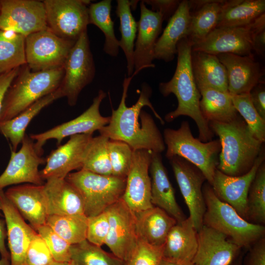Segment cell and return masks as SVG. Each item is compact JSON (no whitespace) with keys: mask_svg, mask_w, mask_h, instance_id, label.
I'll list each match as a JSON object with an SVG mask.
<instances>
[{"mask_svg":"<svg viewBox=\"0 0 265 265\" xmlns=\"http://www.w3.org/2000/svg\"><path fill=\"white\" fill-rule=\"evenodd\" d=\"M109 228L108 218L105 211L97 215L88 217L86 239L101 247L105 244Z\"/></svg>","mask_w":265,"mask_h":265,"instance_id":"obj_46","label":"cell"},{"mask_svg":"<svg viewBox=\"0 0 265 265\" xmlns=\"http://www.w3.org/2000/svg\"><path fill=\"white\" fill-rule=\"evenodd\" d=\"M20 67L15 68L8 72L0 74V114L5 94L17 75Z\"/></svg>","mask_w":265,"mask_h":265,"instance_id":"obj_52","label":"cell"},{"mask_svg":"<svg viewBox=\"0 0 265 265\" xmlns=\"http://www.w3.org/2000/svg\"><path fill=\"white\" fill-rule=\"evenodd\" d=\"M0 8H1V5H0Z\"/></svg>","mask_w":265,"mask_h":265,"instance_id":"obj_60","label":"cell"},{"mask_svg":"<svg viewBox=\"0 0 265 265\" xmlns=\"http://www.w3.org/2000/svg\"><path fill=\"white\" fill-rule=\"evenodd\" d=\"M0 29L26 37L48 28L43 1L0 0Z\"/></svg>","mask_w":265,"mask_h":265,"instance_id":"obj_12","label":"cell"},{"mask_svg":"<svg viewBox=\"0 0 265 265\" xmlns=\"http://www.w3.org/2000/svg\"><path fill=\"white\" fill-rule=\"evenodd\" d=\"M46 224L71 245L86 239L88 217L85 214L49 215Z\"/></svg>","mask_w":265,"mask_h":265,"instance_id":"obj_38","label":"cell"},{"mask_svg":"<svg viewBox=\"0 0 265 265\" xmlns=\"http://www.w3.org/2000/svg\"><path fill=\"white\" fill-rule=\"evenodd\" d=\"M152 152L146 150H133L122 199L134 213L154 206L151 201V182L149 174Z\"/></svg>","mask_w":265,"mask_h":265,"instance_id":"obj_17","label":"cell"},{"mask_svg":"<svg viewBox=\"0 0 265 265\" xmlns=\"http://www.w3.org/2000/svg\"><path fill=\"white\" fill-rule=\"evenodd\" d=\"M163 140L166 157H180L197 167L212 185L218 163L221 144L218 139L202 142L192 135L188 121H183L177 130L164 129Z\"/></svg>","mask_w":265,"mask_h":265,"instance_id":"obj_6","label":"cell"},{"mask_svg":"<svg viewBox=\"0 0 265 265\" xmlns=\"http://www.w3.org/2000/svg\"><path fill=\"white\" fill-rule=\"evenodd\" d=\"M71 265H79L78 264H77V263H76L75 262L72 261L71 262Z\"/></svg>","mask_w":265,"mask_h":265,"instance_id":"obj_58","label":"cell"},{"mask_svg":"<svg viewBox=\"0 0 265 265\" xmlns=\"http://www.w3.org/2000/svg\"><path fill=\"white\" fill-rule=\"evenodd\" d=\"M135 213L138 239L154 246H163L176 220L163 210L154 206Z\"/></svg>","mask_w":265,"mask_h":265,"instance_id":"obj_30","label":"cell"},{"mask_svg":"<svg viewBox=\"0 0 265 265\" xmlns=\"http://www.w3.org/2000/svg\"><path fill=\"white\" fill-rule=\"evenodd\" d=\"M201 95L199 106L204 119L209 122H230L239 115L235 108L231 94L211 88H198Z\"/></svg>","mask_w":265,"mask_h":265,"instance_id":"obj_33","label":"cell"},{"mask_svg":"<svg viewBox=\"0 0 265 265\" xmlns=\"http://www.w3.org/2000/svg\"><path fill=\"white\" fill-rule=\"evenodd\" d=\"M109 140L101 134L93 136L86 149L81 169L102 175H112L107 148Z\"/></svg>","mask_w":265,"mask_h":265,"instance_id":"obj_40","label":"cell"},{"mask_svg":"<svg viewBox=\"0 0 265 265\" xmlns=\"http://www.w3.org/2000/svg\"><path fill=\"white\" fill-rule=\"evenodd\" d=\"M18 151L11 150L8 163L0 175V190L9 186L21 183H30L41 186L44 184L39 165L45 163V159L36 152L33 140L26 134Z\"/></svg>","mask_w":265,"mask_h":265,"instance_id":"obj_16","label":"cell"},{"mask_svg":"<svg viewBox=\"0 0 265 265\" xmlns=\"http://www.w3.org/2000/svg\"><path fill=\"white\" fill-rule=\"evenodd\" d=\"M60 90L38 100L14 118L0 123V133L12 145V151H16L19 145L25 137V132L31 121L44 107L62 98Z\"/></svg>","mask_w":265,"mask_h":265,"instance_id":"obj_32","label":"cell"},{"mask_svg":"<svg viewBox=\"0 0 265 265\" xmlns=\"http://www.w3.org/2000/svg\"><path fill=\"white\" fill-rule=\"evenodd\" d=\"M64 75L58 89L70 106L77 104L82 89L93 80L95 66L87 31L76 41L65 61Z\"/></svg>","mask_w":265,"mask_h":265,"instance_id":"obj_8","label":"cell"},{"mask_svg":"<svg viewBox=\"0 0 265 265\" xmlns=\"http://www.w3.org/2000/svg\"><path fill=\"white\" fill-rule=\"evenodd\" d=\"M49 265H71L70 263L54 262Z\"/></svg>","mask_w":265,"mask_h":265,"instance_id":"obj_57","label":"cell"},{"mask_svg":"<svg viewBox=\"0 0 265 265\" xmlns=\"http://www.w3.org/2000/svg\"><path fill=\"white\" fill-rule=\"evenodd\" d=\"M5 221L0 219V254L1 258L10 259V253L7 251L5 245V239L7 236Z\"/></svg>","mask_w":265,"mask_h":265,"instance_id":"obj_53","label":"cell"},{"mask_svg":"<svg viewBox=\"0 0 265 265\" xmlns=\"http://www.w3.org/2000/svg\"><path fill=\"white\" fill-rule=\"evenodd\" d=\"M151 174V201L161 208L177 222L186 218L177 202L174 188L170 183L159 153L152 152L150 166Z\"/></svg>","mask_w":265,"mask_h":265,"instance_id":"obj_28","label":"cell"},{"mask_svg":"<svg viewBox=\"0 0 265 265\" xmlns=\"http://www.w3.org/2000/svg\"><path fill=\"white\" fill-rule=\"evenodd\" d=\"M265 12V0H240L221 14L216 28L246 26Z\"/></svg>","mask_w":265,"mask_h":265,"instance_id":"obj_36","label":"cell"},{"mask_svg":"<svg viewBox=\"0 0 265 265\" xmlns=\"http://www.w3.org/2000/svg\"><path fill=\"white\" fill-rule=\"evenodd\" d=\"M143 2L151 6L152 10L158 12L163 20H169L178 8L181 1L178 0H145Z\"/></svg>","mask_w":265,"mask_h":265,"instance_id":"obj_48","label":"cell"},{"mask_svg":"<svg viewBox=\"0 0 265 265\" xmlns=\"http://www.w3.org/2000/svg\"><path fill=\"white\" fill-rule=\"evenodd\" d=\"M159 265H180V264H178L168 262V261H166L162 259Z\"/></svg>","mask_w":265,"mask_h":265,"instance_id":"obj_56","label":"cell"},{"mask_svg":"<svg viewBox=\"0 0 265 265\" xmlns=\"http://www.w3.org/2000/svg\"><path fill=\"white\" fill-rule=\"evenodd\" d=\"M4 193L35 231L46 224L48 214L43 185L27 184L14 186L7 189Z\"/></svg>","mask_w":265,"mask_h":265,"instance_id":"obj_25","label":"cell"},{"mask_svg":"<svg viewBox=\"0 0 265 265\" xmlns=\"http://www.w3.org/2000/svg\"><path fill=\"white\" fill-rule=\"evenodd\" d=\"M36 231L48 246L54 260L58 262L70 263L71 244L57 235L48 225L38 227Z\"/></svg>","mask_w":265,"mask_h":265,"instance_id":"obj_44","label":"cell"},{"mask_svg":"<svg viewBox=\"0 0 265 265\" xmlns=\"http://www.w3.org/2000/svg\"><path fill=\"white\" fill-rule=\"evenodd\" d=\"M43 186L48 215L84 214L81 195L65 179H48Z\"/></svg>","mask_w":265,"mask_h":265,"instance_id":"obj_27","label":"cell"},{"mask_svg":"<svg viewBox=\"0 0 265 265\" xmlns=\"http://www.w3.org/2000/svg\"><path fill=\"white\" fill-rule=\"evenodd\" d=\"M264 148L256 159L252 168L246 173L231 176L216 169L211 186L221 201L232 207L246 220L247 198L249 187L260 165L265 161Z\"/></svg>","mask_w":265,"mask_h":265,"instance_id":"obj_19","label":"cell"},{"mask_svg":"<svg viewBox=\"0 0 265 265\" xmlns=\"http://www.w3.org/2000/svg\"><path fill=\"white\" fill-rule=\"evenodd\" d=\"M175 177L197 231L203 226L206 207L203 193L206 179L195 165L186 159L174 156L169 159Z\"/></svg>","mask_w":265,"mask_h":265,"instance_id":"obj_14","label":"cell"},{"mask_svg":"<svg viewBox=\"0 0 265 265\" xmlns=\"http://www.w3.org/2000/svg\"><path fill=\"white\" fill-rule=\"evenodd\" d=\"M65 179L81 195L87 217L102 213L120 199L126 182V178L102 175L83 169L69 173Z\"/></svg>","mask_w":265,"mask_h":265,"instance_id":"obj_7","label":"cell"},{"mask_svg":"<svg viewBox=\"0 0 265 265\" xmlns=\"http://www.w3.org/2000/svg\"><path fill=\"white\" fill-rule=\"evenodd\" d=\"M234 106L242 117L254 136L262 143L265 141V120L254 107L249 93L231 94Z\"/></svg>","mask_w":265,"mask_h":265,"instance_id":"obj_42","label":"cell"},{"mask_svg":"<svg viewBox=\"0 0 265 265\" xmlns=\"http://www.w3.org/2000/svg\"><path fill=\"white\" fill-rule=\"evenodd\" d=\"M106 96V93L100 90L91 106L80 115L45 132L30 134V138L35 141L34 147L37 153L41 156L42 155L43 147L49 140H56L58 146L67 137L80 134H93L94 132L99 131L107 125L110 116H103L100 112L101 104Z\"/></svg>","mask_w":265,"mask_h":265,"instance_id":"obj_11","label":"cell"},{"mask_svg":"<svg viewBox=\"0 0 265 265\" xmlns=\"http://www.w3.org/2000/svg\"><path fill=\"white\" fill-rule=\"evenodd\" d=\"M105 211L109 228L105 244L114 256L125 262L138 242L135 213L122 198Z\"/></svg>","mask_w":265,"mask_h":265,"instance_id":"obj_13","label":"cell"},{"mask_svg":"<svg viewBox=\"0 0 265 265\" xmlns=\"http://www.w3.org/2000/svg\"><path fill=\"white\" fill-rule=\"evenodd\" d=\"M48 28L58 36L76 42L89 24L87 0H44Z\"/></svg>","mask_w":265,"mask_h":265,"instance_id":"obj_10","label":"cell"},{"mask_svg":"<svg viewBox=\"0 0 265 265\" xmlns=\"http://www.w3.org/2000/svg\"><path fill=\"white\" fill-rule=\"evenodd\" d=\"M0 265H10L9 260L1 258L0 260Z\"/></svg>","mask_w":265,"mask_h":265,"instance_id":"obj_55","label":"cell"},{"mask_svg":"<svg viewBox=\"0 0 265 265\" xmlns=\"http://www.w3.org/2000/svg\"><path fill=\"white\" fill-rule=\"evenodd\" d=\"M25 37L0 29V74L26 64Z\"/></svg>","mask_w":265,"mask_h":265,"instance_id":"obj_37","label":"cell"},{"mask_svg":"<svg viewBox=\"0 0 265 265\" xmlns=\"http://www.w3.org/2000/svg\"><path fill=\"white\" fill-rule=\"evenodd\" d=\"M191 15L188 0L181 2L174 14L169 19L155 47V59L165 62L172 61L177 53V46L182 39L187 38Z\"/></svg>","mask_w":265,"mask_h":265,"instance_id":"obj_29","label":"cell"},{"mask_svg":"<svg viewBox=\"0 0 265 265\" xmlns=\"http://www.w3.org/2000/svg\"><path fill=\"white\" fill-rule=\"evenodd\" d=\"M72 261L79 265H124V262L85 239L70 247Z\"/></svg>","mask_w":265,"mask_h":265,"instance_id":"obj_41","label":"cell"},{"mask_svg":"<svg viewBox=\"0 0 265 265\" xmlns=\"http://www.w3.org/2000/svg\"><path fill=\"white\" fill-rule=\"evenodd\" d=\"M111 0H103L90 3L88 6L89 24L97 26L104 33V51L107 54L116 57L119 53V40L115 36L114 22L111 17Z\"/></svg>","mask_w":265,"mask_h":265,"instance_id":"obj_35","label":"cell"},{"mask_svg":"<svg viewBox=\"0 0 265 265\" xmlns=\"http://www.w3.org/2000/svg\"><path fill=\"white\" fill-rule=\"evenodd\" d=\"M177 49V64L174 74L169 81L159 84V90L164 97L173 94L178 103L176 109L165 115L164 121L172 122L180 116L190 117L197 126L198 139L205 142L211 141L214 133L200 111L201 95L191 69L192 44L185 38L178 43Z\"/></svg>","mask_w":265,"mask_h":265,"instance_id":"obj_2","label":"cell"},{"mask_svg":"<svg viewBox=\"0 0 265 265\" xmlns=\"http://www.w3.org/2000/svg\"><path fill=\"white\" fill-rule=\"evenodd\" d=\"M219 137L221 150L217 169L231 176L247 173L263 149V143L256 139L239 115L228 123L209 122Z\"/></svg>","mask_w":265,"mask_h":265,"instance_id":"obj_3","label":"cell"},{"mask_svg":"<svg viewBox=\"0 0 265 265\" xmlns=\"http://www.w3.org/2000/svg\"><path fill=\"white\" fill-rule=\"evenodd\" d=\"M231 265H242V256H239Z\"/></svg>","mask_w":265,"mask_h":265,"instance_id":"obj_54","label":"cell"},{"mask_svg":"<svg viewBox=\"0 0 265 265\" xmlns=\"http://www.w3.org/2000/svg\"><path fill=\"white\" fill-rule=\"evenodd\" d=\"M216 55L226 68L230 94L249 93L257 84L264 82V73L253 54L241 56L226 53Z\"/></svg>","mask_w":265,"mask_h":265,"instance_id":"obj_23","label":"cell"},{"mask_svg":"<svg viewBox=\"0 0 265 265\" xmlns=\"http://www.w3.org/2000/svg\"><path fill=\"white\" fill-rule=\"evenodd\" d=\"M260 17L246 26L215 28L203 40L192 45V51L214 55L226 53L241 56L253 54V36Z\"/></svg>","mask_w":265,"mask_h":265,"instance_id":"obj_15","label":"cell"},{"mask_svg":"<svg viewBox=\"0 0 265 265\" xmlns=\"http://www.w3.org/2000/svg\"><path fill=\"white\" fill-rule=\"evenodd\" d=\"M92 137L93 134L75 135L70 137L66 143L53 150L45 159V167L40 171L42 179H65L73 170H80Z\"/></svg>","mask_w":265,"mask_h":265,"instance_id":"obj_18","label":"cell"},{"mask_svg":"<svg viewBox=\"0 0 265 265\" xmlns=\"http://www.w3.org/2000/svg\"><path fill=\"white\" fill-rule=\"evenodd\" d=\"M0 210L5 218L10 265H27V250L37 232L26 223L3 190H0Z\"/></svg>","mask_w":265,"mask_h":265,"instance_id":"obj_21","label":"cell"},{"mask_svg":"<svg viewBox=\"0 0 265 265\" xmlns=\"http://www.w3.org/2000/svg\"><path fill=\"white\" fill-rule=\"evenodd\" d=\"M76 42L62 38L49 28L25 38L26 65L32 71L63 67Z\"/></svg>","mask_w":265,"mask_h":265,"instance_id":"obj_9","label":"cell"},{"mask_svg":"<svg viewBox=\"0 0 265 265\" xmlns=\"http://www.w3.org/2000/svg\"><path fill=\"white\" fill-rule=\"evenodd\" d=\"M246 220L264 225L265 223V163L259 167L249 187L247 198Z\"/></svg>","mask_w":265,"mask_h":265,"instance_id":"obj_39","label":"cell"},{"mask_svg":"<svg viewBox=\"0 0 265 265\" xmlns=\"http://www.w3.org/2000/svg\"><path fill=\"white\" fill-rule=\"evenodd\" d=\"M241 248L223 234L203 225L198 231V247L193 265H231Z\"/></svg>","mask_w":265,"mask_h":265,"instance_id":"obj_22","label":"cell"},{"mask_svg":"<svg viewBox=\"0 0 265 265\" xmlns=\"http://www.w3.org/2000/svg\"><path fill=\"white\" fill-rule=\"evenodd\" d=\"M240 0H188L191 18L187 38L192 46L203 40L216 27L221 14Z\"/></svg>","mask_w":265,"mask_h":265,"instance_id":"obj_26","label":"cell"},{"mask_svg":"<svg viewBox=\"0 0 265 265\" xmlns=\"http://www.w3.org/2000/svg\"><path fill=\"white\" fill-rule=\"evenodd\" d=\"M112 175L126 178L130 171L133 150L124 142L109 139L107 145Z\"/></svg>","mask_w":265,"mask_h":265,"instance_id":"obj_43","label":"cell"},{"mask_svg":"<svg viewBox=\"0 0 265 265\" xmlns=\"http://www.w3.org/2000/svg\"><path fill=\"white\" fill-rule=\"evenodd\" d=\"M163 246H156L138 239L137 244L124 265H159Z\"/></svg>","mask_w":265,"mask_h":265,"instance_id":"obj_45","label":"cell"},{"mask_svg":"<svg viewBox=\"0 0 265 265\" xmlns=\"http://www.w3.org/2000/svg\"><path fill=\"white\" fill-rule=\"evenodd\" d=\"M63 75V67L36 72L26 64L20 67L5 94L0 123L14 118L38 100L56 91Z\"/></svg>","mask_w":265,"mask_h":265,"instance_id":"obj_4","label":"cell"},{"mask_svg":"<svg viewBox=\"0 0 265 265\" xmlns=\"http://www.w3.org/2000/svg\"><path fill=\"white\" fill-rule=\"evenodd\" d=\"M55 262L48 246L37 233L31 241L26 252L27 265H49Z\"/></svg>","mask_w":265,"mask_h":265,"instance_id":"obj_47","label":"cell"},{"mask_svg":"<svg viewBox=\"0 0 265 265\" xmlns=\"http://www.w3.org/2000/svg\"><path fill=\"white\" fill-rule=\"evenodd\" d=\"M252 103L260 116L265 120V83L261 82L255 86L250 92Z\"/></svg>","mask_w":265,"mask_h":265,"instance_id":"obj_50","label":"cell"},{"mask_svg":"<svg viewBox=\"0 0 265 265\" xmlns=\"http://www.w3.org/2000/svg\"><path fill=\"white\" fill-rule=\"evenodd\" d=\"M198 247V231L190 217L177 222L170 230L163 245L162 260L193 265Z\"/></svg>","mask_w":265,"mask_h":265,"instance_id":"obj_24","label":"cell"},{"mask_svg":"<svg viewBox=\"0 0 265 265\" xmlns=\"http://www.w3.org/2000/svg\"><path fill=\"white\" fill-rule=\"evenodd\" d=\"M1 211L0 210V216H3V214L1 212Z\"/></svg>","mask_w":265,"mask_h":265,"instance_id":"obj_59","label":"cell"},{"mask_svg":"<svg viewBox=\"0 0 265 265\" xmlns=\"http://www.w3.org/2000/svg\"><path fill=\"white\" fill-rule=\"evenodd\" d=\"M131 10L130 0H117L116 13L119 19L121 35L119 44L127 59L128 77L132 76L134 72V41L137 32V22L132 16Z\"/></svg>","mask_w":265,"mask_h":265,"instance_id":"obj_34","label":"cell"},{"mask_svg":"<svg viewBox=\"0 0 265 265\" xmlns=\"http://www.w3.org/2000/svg\"><path fill=\"white\" fill-rule=\"evenodd\" d=\"M133 77H127L125 75L119 105L116 109H112L110 121L99 131L100 134L109 139L124 142L133 150H146L161 154L166 148L163 137L152 116L142 110L145 106H148L161 124H164V120L150 101V86L143 83L137 102L130 107L126 105L128 91Z\"/></svg>","mask_w":265,"mask_h":265,"instance_id":"obj_1","label":"cell"},{"mask_svg":"<svg viewBox=\"0 0 265 265\" xmlns=\"http://www.w3.org/2000/svg\"><path fill=\"white\" fill-rule=\"evenodd\" d=\"M140 16L137 22V32L134 48V77L141 71L154 68L153 63L156 42L163 21L158 12L148 9L143 0L140 2Z\"/></svg>","mask_w":265,"mask_h":265,"instance_id":"obj_20","label":"cell"},{"mask_svg":"<svg viewBox=\"0 0 265 265\" xmlns=\"http://www.w3.org/2000/svg\"><path fill=\"white\" fill-rule=\"evenodd\" d=\"M203 193L206 207L203 225L223 234L241 248H249L265 237L264 225L242 218L232 207L217 197L208 183L203 186Z\"/></svg>","mask_w":265,"mask_h":265,"instance_id":"obj_5","label":"cell"},{"mask_svg":"<svg viewBox=\"0 0 265 265\" xmlns=\"http://www.w3.org/2000/svg\"><path fill=\"white\" fill-rule=\"evenodd\" d=\"M265 49V14L262 15L253 36V52L263 54Z\"/></svg>","mask_w":265,"mask_h":265,"instance_id":"obj_51","label":"cell"},{"mask_svg":"<svg viewBox=\"0 0 265 265\" xmlns=\"http://www.w3.org/2000/svg\"><path fill=\"white\" fill-rule=\"evenodd\" d=\"M191 66L198 88L228 92L226 70L216 55L191 50Z\"/></svg>","mask_w":265,"mask_h":265,"instance_id":"obj_31","label":"cell"},{"mask_svg":"<svg viewBox=\"0 0 265 265\" xmlns=\"http://www.w3.org/2000/svg\"><path fill=\"white\" fill-rule=\"evenodd\" d=\"M249 248L244 265H265V237L259 239Z\"/></svg>","mask_w":265,"mask_h":265,"instance_id":"obj_49","label":"cell"}]
</instances>
